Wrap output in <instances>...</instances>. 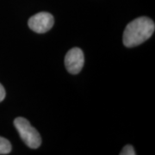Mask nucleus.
Returning <instances> with one entry per match:
<instances>
[{"label": "nucleus", "mask_w": 155, "mask_h": 155, "mask_svg": "<svg viewBox=\"0 0 155 155\" xmlns=\"http://www.w3.org/2000/svg\"><path fill=\"white\" fill-rule=\"evenodd\" d=\"M84 64V57L82 50L73 48L69 50L65 57V66L68 72L72 74H78L81 71Z\"/></svg>", "instance_id": "obj_4"}, {"label": "nucleus", "mask_w": 155, "mask_h": 155, "mask_svg": "<svg viewBox=\"0 0 155 155\" xmlns=\"http://www.w3.org/2000/svg\"><path fill=\"white\" fill-rule=\"evenodd\" d=\"M54 23V18L48 12H40L28 20V27L37 34H44L50 30Z\"/></svg>", "instance_id": "obj_3"}, {"label": "nucleus", "mask_w": 155, "mask_h": 155, "mask_svg": "<svg viewBox=\"0 0 155 155\" xmlns=\"http://www.w3.org/2000/svg\"><path fill=\"white\" fill-rule=\"evenodd\" d=\"M14 126L17 128L23 142L32 149H36L41 144V138L38 131L31 126L27 119L17 117L14 120Z\"/></svg>", "instance_id": "obj_2"}, {"label": "nucleus", "mask_w": 155, "mask_h": 155, "mask_svg": "<svg viewBox=\"0 0 155 155\" xmlns=\"http://www.w3.org/2000/svg\"><path fill=\"white\" fill-rule=\"evenodd\" d=\"M121 155H135L136 153L131 145H127L122 148V152L120 153Z\"/></svg>", "instance_id": "obj_6"}, {"label": "nucleus", "mask_w": 155, "mask_h": 155, "mask_svg": "<svg viewBox=\"0 0 155 155\" xmlns=\"http://www.w3.org/2000/svg\"><path fill=\"white\" fill-rule=\"evenodd\" d=\"M11 151V142L7 139L0 136V154H8Z\"/></svg>", "instance_id": "obj_5"}, {"label": "nucleus", "mask_w": 155, "mask_h": 155, "mask_svg": "<svg viewBox=\"0 0 155 155\" xmlns=\"http://www.w3.org/2000/svg\"><path fill=\"white\" fill-rule=\"evenodd\" d=\"M5 97V90L4 86L0 84V102H2Z\"/></svg>", "instance_id": "obj_7"}, {"label": "nucleus", "mask_w": 155, "mask_h": 155, "mask_svg": "<svg viewBox=\"0 0 155 155\" xmlns=\"http://www.w3.org/2000/svg\"><path fill=\"white\" fill-rule=\"evenodd\" d=\"M154 29V22L152 19L146 17H138L127 25L122 36L123 44L127 48L141 44L152 36Z\"/></svg>", "instance_id": "obj_1"}]
</instances>
